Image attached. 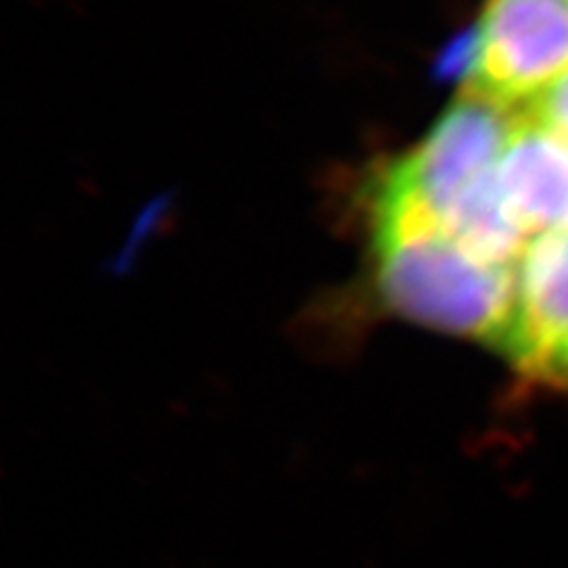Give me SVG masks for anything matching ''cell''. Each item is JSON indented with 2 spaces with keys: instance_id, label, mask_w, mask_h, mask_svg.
<instances>
[{
  "instance_id": "6da1fadb",
  "label": "cell",
  "mask_w": 568,
  "mask_h": 568,
  "mask_svg": "<svg viewBox=\"0 0 568 568\" xmlns=\"http://www.w3.org/2000/svg\"><path fill=\"white\" fill-rule=\"evenodd\" d=\"M372 252L379 294L400 317L505 348L519 265L474 256L429 209L379 181L372 197Z\"/></svg>"
},
{
  "instance_id": "7a4b0ae2",
  "label": "cell",
  "mask_w": 568,
  "mask_h": 568,
  "mask_svg": "<svg viewBox=\"0 0 568 568\" xmlns=\"http://www.w3.org/2000/svg\"><path fill=\"white\" fill-rule=\"evenodd\" d=\"M568 71V0H488L465 52L467 91L526 112Z\"/></svg>"
},
{
  "instance_id": "3957f363",
  "label": "cell",
  "mask_w": 568,
  "mask_h": 568,
  "mask_svg": "<svg viewBox=\"0 0 568 568\" xmlns=\"http://www.w3.org/2000/svg\"><path fill=\"white\" fill-rule=\"evenodd\" d=\"M519 116L521 112L465 91L413 152L382 173L379 183L407 194L440 221L459 197L497 171Z\"/></svg>"
},
{
  "instance_id": "277c9868",
  "label": "cell",
  "mask_w": 568,
  "mask_h": 568,
  "mask_svg": "<svg viewBox=\"0 0 568 568\" xmlns=\"http://www.w3.org/2000/svg\"><path fill=\"white\" fill-rule=\"evenodd\" d=\"M503 353L526 377L568 390V233L536 237L524 252Z\"/></svg>"
},
{
  "instance_id": "5b68a950",
  "label": "cell",
  "mask_w": 568,
  "mask_h": 568,
  "mask_svg": "<svg viewBox=\"0 0 568 568\" xmlns=\"http://www.w3.org/2000/svg\"><path fill=\"white\" fill-rule=\"evenodd\" d=\"M497 181L530 242L568 233V140L521 112L497 166Z\"/></svg>"
},
{
  "instance_id": "8992f818",
  "label": "cell",
  "mask_w": 568,
  "mask_h": 568,
  "mask_svg": "<svg viewBox=\"0 0 568 568\" xmlns=\"http://www.w3.org/2000/svg\"><path fill=\"white\" fill-rule=\"evenodd\" d=\"M526 114H530L532 119L540 121L542 126L568 140V71L528 106Z\"/></svg>"
}]
</instances>
